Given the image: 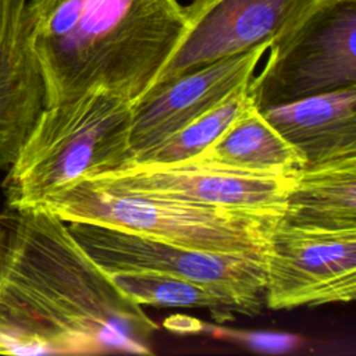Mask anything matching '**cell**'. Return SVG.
I'll use <instances>...</instances> for the list:
<instances>
[{
	"instance_id": "277c9868",
	"label": "cell",
	"mask_w": 356,
	"mask_h": 356,
	"mask_svg": "<svg viewBox=\"0 0 356 356\" xmlns=\"http://www.w3.org/2000/svg\"><path fill=\"white\" fill-rule=\"evenodd\" d=\"M39 204L65 222L99 224L199 250L263 256L282 217L117 192L86 178L67 184Z\"/></svg>"
},
{
	"instance_id": "8992f818",
	"label": "cell",
	"mask_w": 356,
	"mask_h": 356,
	"mask_svg": "<svg viewBox=\"0 0 356 356\" xmlns=\"http://www.w3.org/2000/svg\"><path fill=\"white\" fill-rule=\"evenodd\" d=\"M85 253L104 271L149 270L203 285L239 313H257L266 291V256L185 248L90 222H67Z\"/></svg>"
},
{
	"instance_id": "2e32d148",
	"label": "cell",
	"mask_w": 356,
	"mask_h": 356,
	"mask_svg": "<svg viewBox=\"0 0 356 356\" xmlns=\"http://www.w3.org/2000/svg\"><path fill=\"white\" fill-rule=\"evenodd\" d=\"M246 89L235 92L213 110L197 117L152 149L134 156L129 161L172 163L199 156L228 129L249 104L254 103Z\"/></svg>"
},
{
	"instance_id": "8fae6325",
	"label": "cell",
	"mask_w": 356,
	"mask_h": 356,
	"mask_svg": "<svg viewBox=\"0 0 356 356\" xmlns=\"http://www.w3.org/2000/svg\"><path fill=\"white\" fill-rule=\"evenodd\" d=\"M306 165L356 156V85L261 110Z\"/></svg>"
},
{
	"instance_id": "7c38bea8",
	"label": "cell",
	"mask_w": 356,
	"mask_h": 356,
	"mask_svg": "<svg viewBox=\"0 0 356 356\" xmlns=\"http://www.w3.org/2000/svg\"><path fill=\"white\" fill-rule=\"evenodd\" d=\"M281 220L307 228L356 229V156L305 165Z\"/></svg>"
},
{
	"instance_id": "9c48e42d",
	"label": "cell",
	"mask_w": 356,
	"mask_h": 356,
	"mask_svg": "<svg viewBox=\"0 0 356 356\" xmlns=\"http://www.w3.org/2000/svg\"><path fill=\"white\" fill-rule=\"evenodd\" d=\"M314 1L193 0L185 7L186 35L154 85L248 51L261 43L271 44Z\"/></svg>"
},
{
	"instance_id": "3957f363",
	"label": "cell",
	"mask_w": 356,
	"mask_h": 356,
	"mask_svg": "<svg viewBox=\"0 0 356 356\" xmlns=\"http://www.w3.org/2000/svg\"><path fill=\"white\" fill-rule=\"evenodd\" d=\"M134 107L100 89L44 107L8 167L3 182L6 204H39L70 182L127 163Z\"/></svg>"
},
{
	"instance_id": "9a60e30c",
	"label": "cell",
	"mask_w": 356,
	"mask_h": 356,
	"mask_svg": "<svg viewBox=\"0 0 356 356\" xmlns=\"http://www.w3.org/2000/svg\"><path fill=\"white\" fill-rule=\"evenodd\" d=\"M46 107L39 68L0 79V168H8Z\"/></svg>"
},
{
	"instance_id": "5b68a950",
	"label": "cell",
	"mask_w": 356,
	"mask_h": 356,
	"mask_svg": "<svg viewBox=\"0 0 356 356\" xmlns=\"http://www.w3.org/2000/svg\"><path fill=\"white\" fill-rule=\"evenodd\" d=\"M356 0H316L268 47L248 85L256 107L356 85Z\"/></svg>"
},
{
	"instance_id": "4fadbf2b",
	"label": "cell",
	"mask_w": 356,
	"mask_h": 356,
	"mask_svg": "<svg viewBox=\"0 0 356 356\" xmlns=\"http://www.w3.org/2000/svg\"><path fill=\"white\" fill-rule=\"evenodd\" d=\"M196 157L263 174H298L306 165L303 154L268 122L254 103Z\"/></svg>"
},
{
	"instance_id": "5bb4252c",
	"label": "cell",
	"mask_w": 356,
	"mask_h": 356,
	"mask_svg": "<svg viewBox=\"0 0 356 356\" xmlns=\"http://www.w3.org/2000/svg\"><path fill=\"white\" fill-rule=\"evenodd\" d=\"M106 274L122 293L140 306L209 309L216 317L218 313L224 317L227 312H236L218 293L184 278L149 270H121Z\"/></svg>"
},
{
	"instance_id": "52a82bcc",
	"label": "cell",
	"mask_w": 356,
	"mask_h": 356,
	"mask_svg": "<svg viewBox=\"0 0 356 356\" xmlns=\"http://www.w3.org/2000/svg\"><path fill=\"white\" fill-rule=\"evenodd\" d=\"M86 179L117 192L282 216L296 174L252 172L193 157L172 163L128 161Z\"/></svg>"
},
{
	"instance_id": "6da1fadb",
	"label": "cell",
	"mask_w": 356,
	"mask_h": 356,
	"mask_svg": "<svg viewBox=\"0 0 356 356\" xmlns=\"http://www.w3.org/2000/svg\"><path fill=\"white\" fill-rule=\"evenodd\" d=\"M157 324L42 204L0 211V355L152 353Z\"/></svg>"
},
{
	"instance_id": "e0dca14e",
	"label": "cell",
	"mask_w": 356,
	"mask_h": 356,
	"mask_svg": "<svg viewBox=\"0 0 356 356\" xmlns=\"http://www.w3.org/2000/svg\"><path fill=\"white\" fill-rule=\"evenodd\" d=\"M28 0H0V79L39 68L26 29Z\"/></svg>"
},
{
	"instance_id": "30bf717a",
	"label": "cell",
	"mask_w": 356,
	"mask_h": 356,
	"mask_svg": "<svg viewBox=\"0 0 356 356\" xmlns=\"http://www.w3.org/2000/svg\"><path fill=\"white\" fill-rule=\"evenodd\" d=\"M268 47L261 43L154 85L134 107L131 159L248 88Z\"/></svg>"
},
{
	"instance_id": "7a4b0ae2",
	"label": "cell",
	"mask_w": 356,
	"mask_h": 356,
	"mask_svg": "<svg viewBox=\"0 0 356 356\" xmlns=\"http://www.w3.org/2000/svg\"><path fill=\"white\" fill-rule=\"evenodd\" d=\"M46 107L100 89L136 104L188 31L178 0H28Z\"/></svg>"
},
{
	"instance_id": "ba28073f",
	"label": "cell",
	"mask_w": 356,
	"mask_h": 356,
	"mask_svg": "<svg viewBox=\"0 0 356 356\" xmlns=\"http://www.w3.org/2000/svg\"><path fill=\"white\" fill-rule=\"evenodd\" d=\"M356 296V229L280 220L266 254L264 300L273 310L349 303Z\"/></svg>"
}]
</instances>
